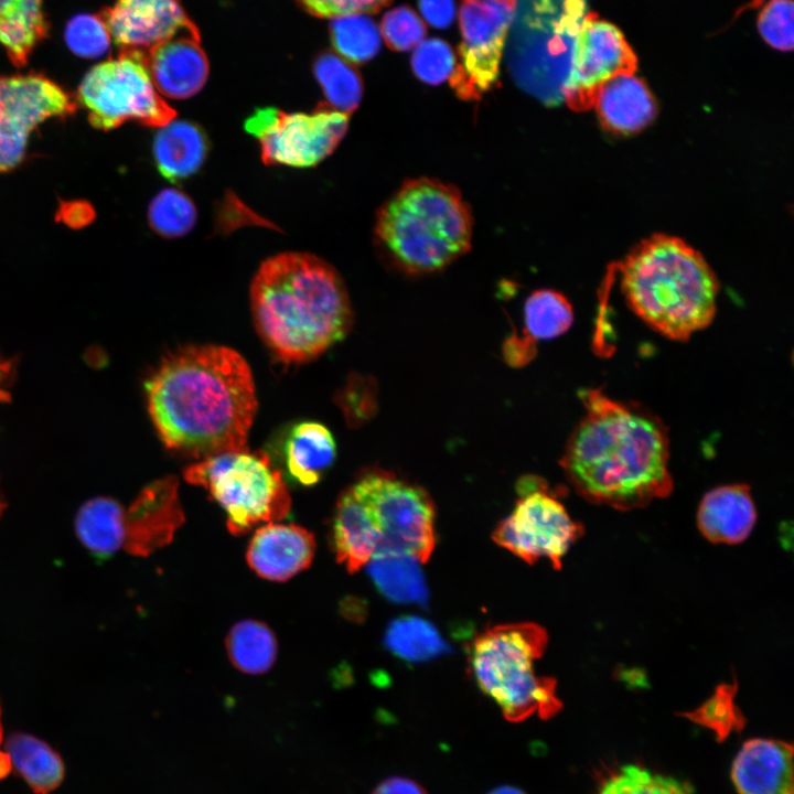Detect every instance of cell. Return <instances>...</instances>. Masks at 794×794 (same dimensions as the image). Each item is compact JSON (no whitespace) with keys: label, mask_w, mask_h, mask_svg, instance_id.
I'll use <instances>...</instances> for the list:
<instances>
[{"label":"cell","mask_w":794,"mask_h":794,"mask_svg":"<svg viewBox=\"0 0 794 794\" xmlns=\"http://www.w3.org/2000/svg\"><path fill=\"white\" fill-rule=\"evenodd\" d=\"M146 394L167 448L198 459L247 448L257 398L251 371L236 351L181 347L151 374Z\"/></svg>","instance_id":"1"},{"label":"cell","mask_w":794,"mask_h":794,"mask_svg":"<svg viewBox=\"0 0 794 794\" xmlns=\"http://www.w3.org/2000/svg\"><path fill=\"white\" fill-rule=\"evenodd\" d=\"M586 415L569 437L560 465L578 494L620 511L668 496L669 441L663 421L635 403L601 389L581 393Z\"/></svg>","instance_id":"2"},{"label":"cell","mask_w":794,"mask_h":794,"mask_svg":"<svg viewBox=\"0 0 794 794\" xmlns=\"http://www.w3.org/2000/svg\"><path fill=\"white\" fill-rule=\"evenodd\" d=\"M250 305L259 335L287 363L318 357L343 340L353 320L340 275L305 253L265 260L251 281Z\"/></svg>","instance_id":"3"},{"label":"cell","mask_w":794,"mask_h":794,"mask_svg":"<svg viewBox=\"0 0 794 794\" xmlns=\"http://www.w3.org/2000/svg\"><path fill=\"white\" fill-rule=\"evenodd\" d=\"M629 307L647 325L686 341L715 318L719 283L702 256L682 239L656 235L637 245L621 266Z\"/></svg>","instance_id":"4"},{"label":"cell","mask_w":794,"mask_h":794,"mask_svg":"<svg viewBox=\"0 0 794 794\" xmlns=\"http://www.w3.org/2000/svg\"><path fill=\"white\" fill-rule=\"evenodd\" d=\"M472 214L460 192L440 181H407L380 207L375 236L382 251L400 271H439L471 246Z\"/></svg>","instance_id":"5"},{"label":"cell","mask_w":794,"mask_h":794,"mask_svg":"<svg viewBox=\"0 0 794 794\" xmlns=\"http://www.w3.org/2000/svg\"><path fill=\"white\" fill-rule=\"evenodd\" d=\"M547 642L543 626L521 622L487 627L469 647L470 670L479 688L508 721L519 722L532 715L549 719L562 707L556 680L537 675L534 667Z\"/></svg>","instance_id":"6"},{"label":"cell","mask_w":794,"mask_h":794,"mask_svg":"<svg viewBox=\"0 0 794 794\" xmlns=\"http://www.w3.org/2000/svg\"><path fill=\"white\" fill-rule=\"evenodd\" d=\"M587 0H515L505 57L515 83L548 106L564 101Z\"/></svg>","instance_id":"7"},{"label":"cell","mask_w":794,"mask_h":794,"mask_svg":"<svg viewBox=\"0 0 794 794\" xmlns=\"http://www.w3.org/2000/svg\"><path fill=\"white\" fill-rule=\"evenodd\" d=\"M184 479L203 486L227 515V527L243 535L260 523L287 517L291 497L264 451L244 448L206 457L184 470Z\"/></svg>","instance_id":"8"},{"label":"cell","mask_w":794,"mask_h":794,"mask_svg":"<svg viewBox=\"0 0 794 794\" xmlns=\"http://www.w3.org/2000/svg\"><path fill=\"white\" fill-rule=\"evenodd\" d=\"M77 97L89 122L101 130L128 120L159 128L176 115L157 90L144 55L135 51H121L117 58L94 66L83 78Z\"/></svg>","instance_id":"9"},{"label":"cell","mask_w":794,"mask_h":794,"mask_svg":"<svg viewBox=\"0 0 794 794\" xmlns=\"http://www.w3.org/2000/svg\"><path fill=\"white\" fill-rule=\"evenodd\" d=\"M352 485L379 530L378 549L403 550L421 564L430 558L436 546V509L422 487L384 470L366 472Z\"/></svg>","instance_id":"10"},{"label":"cell","mask_w":794,"mask_h":794,"mask_svg":"<svg viewBox=\"0 0 794 794\" xmlns=\"http://www.w3.org/2000/svg\"><path fill=\"white\" fill-rule=\"evenodd\" d=\"M517 491L519 498L494 529L493 540L529 565L547 558L559 569L561 558L582 535L581 524L571 519L539 479L521 480Z\"/></svg>","instance_id":"11"},{"label":"cell","mask_w":794,"mask_h":794,"mask_svg":"<svg viewBox=\"0 0 794 794\" xmlns=\"http://www.w3.org/2000/svg\"><path fill=\"white\" fill-rule=\"evenodd\" d=\"M347 127L348 115L325 104L311 114L260 108L245 122L259 142L265 164L294 168L314 167L329 157Z\"/></svg>","instance_id":"12"},{"label":"cell","mask_w":794,"mask_h":794,"mask_svg":"<svg viewBox=\"0 0 794 794\" xmlns=\"http://www.w3.org/2000/svg\"><path fill=\"white\" fill-rule=\"evenodd\" d=\"M515 0H462L459 61L450 76L460 98L479 99L496 82Z\"/></svg>","instance_id":"13"},{"label":"cell","mask_w":794,"mask_h":794,"mask_svg":"<svg viewBox=\"0 0 794 794\" xmlns=\"http://www.w3.org/2000/svg\"><path fill=\"white\" fill-rule=\"evenodd\" d=\"M75 106L71 96L44 75L0 76V172L23 161L29 137L37 126L72 115Z\"/></svg>","instance_id":"14"},{"label":"cell","mask_w":794,"mask_h":794,"mask_svg":"<svg viewBox=\"0 0 794 794\" xmlns=\"http://www.w3.org/2000/svg\"><path fill=\"white\" fill-rule=\"evenodd\" d=\"M636 64L622 32L596 13H587L575 42L564 101L575 110L593 106L605 82L620 74H633Z\"/></svg>","instance_id":"15"},{"label":"cell","mask_w":794,"mask_h":794,"mask_svg":"<svg viewBox=\"0 0 794 794\" xmlns=\"http://www.w3.org/2000/svg\"><path fill=\"white\" fill-rule=\"evenodd\" d=\"M100 18L121 51L143 55L175 36L198 33L178 0H117Z\"/></svg>","instance_id":"16"},{"label":"cell","mask_w":794,"mask_h":794,"mask_svg":"<svg viewBox=\"0 0 794 794\" xmlns=\"http://www.w3.org/2000/svg\"><path fill=\"white\" fill-rule=\"evenodd\" d=\"M178 487L174 476L157 480L126 509L124 547L129 554L149 556L172 540L185 521Z\"/></svg>","instance_id":"17"},{"label":"cell","mask_w":794,"mask_h":794,"mask_svg":"<svg viewBox=\"0 0 794 794\" xmlns=\"http://www.w3.org/2000/svg\"><path fill=\"white\" fill-rule=\"evenodd\" d=\"M314 551V536L304 527L268 523L255 532L246 558L258 576L282 582L307 569Z\"/></svg>","instance_id":"18"},{"label":"cell","mask_w":794,"mask_h":794,"mask_svg":"<svg viewBox=\"0 0 794 794\" xmlns=\"http://www.w3.org/2000/svg\"><path fill=\"white\" fill-rule=\"evenodd\" d=\"M157 90L173 99H185L204 86L208 62L198 33L183 34L163 42L144 54Z\"/></svg>","instance_id":"19"},{"label":"cell","mask_w":794,"mask_h":794,"mask_svg":"<svg viewBox=\"0 0 794 794\" xmlns=\"http://www.w3.org/2000/svg\"><path fill=\"white\" fill-rule=\"evenodd\" d=\"M739 794H793V747L772 739L747 741L732 765Z\"/></svg>","instance_id":"20"},{"label":"cell","mask_w":794,"mask_h":794,"mask_svg":"<svg viewBox=\"0 0 794 794\" xmlns=\"http://www.w3.org/2000/svg\"><path fill=\"white\" fill-rule=\"evenodd\" d=\"M382 537L374 518L353 485L339 497L331 526V545L336 561L354 573L380 547Z\"/></svg>","instance_id":"21"},{"label":"cell","mask_w":794,"mask_h":794,"mask_svg":"<svg viewBox=\"0 0 794 794\" xmlns=\"http://www.w3.org/2000/svg\"><path fill=\"white\" fill-rule=\"evenodd\" d=\"M757 521L754 502L747 484L718 486L707 492L697 512L701 534L716 544H739Z\"/></svg>","instance_id":"22"},{"label":"cell","mask_w":794,"mask_h":794,"mask_svg":"<svg viewBox=\"0 0 794 794\" xmlns=\"http://www.w3.org/2000/svg\"><path fill=\"white\" fill-rule=\"evenodd\" d=\"M593 105L602 124L619 133L640 131L656 115V104L648 87L634 73L620 74L605 82Z\"/></svg>","instance_id":"23"},{"label":"cell","mask_w":794,"mask_h":794,"mask_svg":"<svg viewBox=\"0 0 794 794\" xmlns=\"http://www.w3.org/2000/svg\"><path fill=\"white\" fill-rule=\"evenodd\" d=\"M152 149L161 175L176 182L202 167L208 152V140L197 125L171 120L159 127Z\"/></svg>","instance_id":"24"},{"label":"cell","mask_w":794,"mask_h":794,"mask_svg":"<svg viewBox=\"0 0 794 794\" xmlns=\"http://www.w3.org/2000/svg\"><path fill=\"white\" fill-rule=\"evenodd\" d=\"M419 562L409 552L380 548L366 565L374 584L387 600L426 605L429 593Z\"/></svg>","instance_id":"25"},{"label":"cell","mask_w":794,"mask_h":794,"mask_svg":"<svg viewBox=\"0 0 794 794\" xmlns=\"http://www.w3.org/2000/svg\"><path fill=\"white\" fill-rule=\"evenodd\" d=\"M335 458V441L330 430L318 422L298 423L285 444V461L290 476L302 485L319 482Z\"/></svg>","instance_id":"26"},{"label":"cell","mask_w":794,"mask_h":794,"mask_svg":"<svg viewBox=\"0 0 794 794\" xmlns=\"http://www.w3.org/2000/svg\"><path fill=\"white\" fill-rule=\"evenodd\" d=\"M4 751L11 768L24 779L34 794H50L56 790L65 774L62 758L47 743L26 733L11 734Z\"/></svg>","instance_id":"27"},{"label":"cell","mask_w":794,"mask_h":794,"mask_svg":"<svg viewBox=\"0 0 794 794\" xmlns=\"http://www.w3.org/2000/svg\"><path fill=\"white\" fill-rule=\"evenodd\" d=\"M126 509L111 497L98 496L84 503L75 517L82 544L98 557L111 556L125 544Z\"/></svg>","instance_id":"28"},{"label":"cell","mask_w":794,"mask_h":794,"mask_svg":"<svg viewBox=\"0 0 794 794\" xmlns=\"http://www.w3.org/2000/svg\"><path fill=\"white\" fill-rule=\"evenodd\" d=\"M46 30L42 0H0V43L14 65L26 63Z\"/></svg>","instance_id":"29"},{"label":"cell","mask_w":794,"mask_h":794,"mask_svg":"<svg viewBox=\"0 0 794 794\" xmlns=\"http://www.w3.org/2000/svg\"><path fill=\"white\" fill-rule=\"evenodd\" d=\"M226 650L232 664L246 674H264L276 662L278 645L271 629L257 620L237 622L226 637Z\"/></svg>","instance_id":"30"},{"label":"cell","mask_w":794,"mask_h":794,"mask_svg":"<svg viewBox=\"0 0 794 794\" xmlns=\"http://www.w3.org/2000/svg\"><path fill=\"white\" fill-rule=\"evenodd\" d=\"M384 641L393 654L411 663L431 661L450 651L436 626L418 616L393 620Z\"/></svg>","instance_id":"31"},{"label":"cell","mask_w":794,"mask_h":794,"mask_svg":"<svg viewBox=\"0 0 794 794\" xmlns=\"http://www.w3.org/2000/svg\"><path fill=\"white\" fill-rule=\"evenodd\" d=\"M573 322L572 307L565 296L549 290H536L524 305V337L536 343L566 333Z\"/></svg>","instance_id":"32"},{"label":"cell","mask_w":794,"mask_h":794,"mask_svg":"<svg viewBox=\"0 0 794 794\" xmlns=\"http://www.w3.org/2000/svg\"><path fill=\"white\" fill-rule=\"evenodd\" d=\"M314 75L326 98V106L350 115L357 108L363 95L358 73L340 56L320 55L314 62Z\"/></svg>","instance_id":"33"},{"label":"cell","mask_w":794,"mask_h":794,"mask_svg":"<svg viewBox=\"0 0 794 794\" xmlns=\"http://www.w3.org/2000/svg\"><path fill=\"white\" fill-rule=\"evenodd\" d=\"M332 41L336 51L351 63H365L380 49V33L365 13H351L333 19Z\"/></svg>","instance_id":"34"},{"label":"cell","mask_w":794,"mask_h":794,"mask_svg":"<svg viewBox=\"0 0 794 794\" xmlns=\"http://www.w3.org/2000/svg\"><path fill=\"white\" fill-rule=\"evenodd\" d=\"M150 227L165 238L186 235L195 225L193 201L176 189H164L151 201L148 210Z\"/></svg>","instance_id":"35"},{"label":"cell","mask_w":794,"mask_h":794,"mask_svg":"<svg viewBox=\"0 0 794 794\" xmlns=\"http://www.w3.org/2000/svg\"><path fill=\"white\" fill-rule=\"evenodd\" d=\"M597 794H693L688 784L654 773L637 764H626L612 773Z\"/></svg>","instance_id":"36"},{"label":"cell","mask_w":794,"mask_h":794,"mask_svg":"<svg viewBox=\"0 0 794 794\" xmlns=\"http://www.w3.org/2000/svg\"><path fill=\"white\" fill-rule=\"evenodd\" d=\"M736 691V682L718 686L711 698L686 717L712 729L719 739H723L731 730H740L744 725L743 716L733 702Z\"/></svg>","instance_id":"37"},{"label":"cell","mask_w":794,"mask_h":794,"mask_svg":"<svg viewBox=\"0 0 794 794\" xmlns=\"http://www.w3.org/2000/svg\"><path fill=\"white\" fill-rule=\"evenodd\" d=\"M411 65L419 79L430 85H438L450 78L455 66V57L444 41L429 39L416 46Z\"/></svg>","instance_id":"38"},{"label":"cell","mask_w":794,"mask_h":794,"mask_svg":"<svg viewBox=\"0 0 794 794\" xmlns=\"http://www.w3.org/2000/svg\"><path fill=\"white\" fill-rule=\"evenodd\" d=\"M792 0H770L761 9L758 30L763 40L779 51H791L794 43Z\"/></svg>","instance_id":"39"},{"label":"cell","mask_w":794,"mask_h":794,"mask_svg":"<svg viewBox=\"0 0 794 794\" xmlns=\"http://www.w3.org/2000/svg\"><path fill=\"white\" fill-rule=\"evenodd\" d=\"M65 40L73 53L98 57L108 50L110 35L100 15L81 14L68 22Z\"/></svg>","instance_id":"40"},{"label":"cell","mask_w":794,"mask_h":794,"mask_svg":"<svg viewBox=\"0 0 794 794\" xmlns=\"http://www.w3.org/2000/svg\"><path fill=\"white\" fill-rule=\"evenodd\" d=\"M382 33L391 50L404 52L421 42L426 34V26L411 9L399 7L384 15Z\"/></svg>","instance_id":"41"},{"label":"cell","mask_w":794,"mask_h":794,"mask_svg":"<svg viewBox=\"0 0 794 794\" xmlns=\"http://www.w3.org/2000/svg\"><path fill=\"white\" fill-rule=\"evenodd\" d=\"M311 14L321 18H336L351 13H373L387 6L390 0H298Z\"/></svg>","instance_id":"42"},{"label":"cell","mask_w":794,"mask_h":794,"mask_svg":"<svg viewBox=\"0 0 794 794\" xmlns=\"http://www.w3.org/2000/svg\"><path fill=\"white\" fill-rule=\"evenodd\" d=\"M419 9L428 23L444 29L452 23L455 8L453 0H419Z\"/></svg>","instance_id":"43"},{"label":"cell","mask_w":794,"mask_h":794,"mask_svg":"<svg viewBox=\"0 0 794 794\" xmlns=\"http://www.w3.org/2000/svg\"><path fill=\"white\" fill-rule=\"evenodd\" d=\"M505 361L515 367L527 364L536 354L535 343L513 334L503 345Z\"/></svg>","instance_id":"44"},{"label":"cell","mask_w":794,"mask_h":794,"mask_svg":"<svg viewBox=\"0 0 794 794\" xmlns=\"http://www.w3.org/2000/svg\"><path fill=\"white\" fill-rule=\"evenodd\" d=\"M62 221L72 227H82L94 217V211L84 202L63 203L60 208Z\"/></svg>","instance_id":"45"},{"label":"cell","mask_w":794,"mask_h":794,"mask_svg":"<svg viewBox=\"0 0 794 794\" xmlns=\"http://www.w3.org/2000/svg\"><path fill=\"white\" fill-rule=\"evenodd\" d=\"M373 794H427L416 782L405 777H390L383 781Z\"/></svg>","instance_id":"46"},{"label":"cell","mask_w":794,"mask_h":794,"mask_svg":"<svg viewBox=\"0 0 794 794\" xmlns=\"http://www.w3.org/2000/svg\"><path fill=\"white\" fill-rule=\"evenodd\" d=\"M12 373V363L9 360L0 357V399L8 394L6 391V383L9 382Z\"/></svg>","instance_id":"47"},{"label":"cell","mask_w":794,"mask_h":794,"mask_svg":"<svg viewBox=\"0 0 794 794\" xmlns=\"http://www.w3.org/2000/svg\"><path fill=\"white\" fill-rule=\"evenodd\" d=\"M2 734H3V729H2L1 706H0V781L2 779H4L11 770V762H10L9 755L7 754L6 751L1 750Z\"/></svg>","instance_id":"48"},{"label":"cell","mask_w":794,"mask_h":794,"mask_svg":"<svg viewBox=\"0 0 794 794\" xmlns=\"http://www.w3.org/2000/svg\"><path fill=\"white\" fill-rule=\"evenodd\" d=\"M489 794H525L521 790L514 787V786H500Z\"/></svg>","instance_id":"49"},{"label":"cell","mask_w":794,"mask_h":794,"mask_svg":"<svg viewBox=\"0 0 794 794\" xmlns=\"http://www.w3.org/2000/svg\"><path fill=\"white\" fill-rule=\"evenodd\" d=\"M763 1H764V0H751V2H750L748 6H745L744 8H748V9H750V8H751V9L758 8V7H760V6L763 3Z\"/></svg>","instance_id":"50"},{"label":"cell","mask_w":794,"mask_h":794,"mask_svg":"<svg viewBox=\"0 0 794 794\" xmlns=\"http://www.w3.org/2000/svg\"><path fill=\"white\" fill-rule=\"evenodd\" d=\"M4 507H6V503L0 494V515L2 514Z\"/></svg>","instance_id":"51"}]
</instances>
